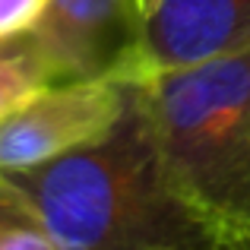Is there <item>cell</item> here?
I'll return each instance as SVG.
<instances>
[{
    "label": "cell",
    "mask_w": 250,
    "mask_h": 250,
    "mask_svg": "<svg viewBox=\"0 0 250 250\" xmlns=\"http://www.w3.org/2000/svg\"><path fill=\"white\" fill-rule=\"evenodd\" d=\"M10 177L61 250H222L225 231L168 174L136 80L98 140Z\"/></svg>",
    "instance_id": "6da1fadb"
},
{
    "label": "cell",
    "mask_w": 250,
    "mask_h": 250,
    "mask_svg": "<svg viewBox=\"0 0 250 250\" xmlns=\"http://www.w3.org/2000/svg\"><path fill=\"white\" fill-rule=\"evenodd\" d=\"M136 83L181 193L219 231H250V48Z\"/></svg>",
    "instance_id": "7a4b0ae2"
},
{
    "label": "cell",
    "mask_w": 250,
    "mask_h": 250,
    "mask_svg": "<svg viewBox=\"0 0 250 250\" xmlns=\"http://www.w3.org/2000/svg\"><path fill=\"white\" fill-rule=\"evenodd\" d=\"M146 10L140 0H48L25 38L51 83L133 80Z\"/></svg>",
    "instance_id": "3957f363"
},
{
    "label": "cell",
    "mask_w": 250,
    "mask_h": 250,
    "mask_svg": "<svg viewBox=\"0 0 250 250\" xmlns=\"http://www.w3.org/2000/svg\"><path fill=\"white\" fill-rule=\"evenodd\" d=\"M127 76L51 83L0 117V171H29L98 140L121 117Z\"/></svg>",
    "instance_id": "277c9868"
},
{
    "label": "cell",
    "mask_w": 250,
    "mask_h": 250,
    "mask_svg": "<svg viewBox=\"0 0 250 250\" xmlns=\"http://www.w3.org/2000/svg\"><path fill=\"white\" fill-rule=\"evenodd\" d=\"M250 48V0H155L133 80Z\"/></svg>",
    "instance_id": "5b68a950"
},
{
    "label": "cell",
    "mask_w": 250,
    "mask_h": 250,
    "mask_svg": "<svg viewBox=\"0 0 250 250\" xmlns=\"http://www.w3.org/2000/svg\"><path fill=\"white\" fill-rule=\"evenodd\" d=\"M0 250H61L25 190L0 171Z\"/></svg>",
    "instance_id": "8992f818"
},
{
    "label": "cell",
    "mask_w": 250,
    "mask_h": 250,
    "mask_svg": "<svg viewBox=\"0 0 250 250\" xmlns=\"http://www.w3.org/2000/svg\"><path fill=\"white\" fill-rule=\"evenodd\" d=\"M44 85H51L48 70L38 61L25 32L0 42V117L16 111L25 98H32Z\"/></svg>",
    "instance_id": "52a82bcc"
},
{
    "label": "cell",
    "mask_w": 250,
    "mask_h": 250,
    "mask_svg": "<svg viewBox=\"0 0 250 250\" xmlns=\"http://www.w3.org/2000/svg\"><path fill=\"white\" fill-rule=\"evenodd\" d=\"M48 0H0V42L16 38L38 19Z\"/></svg>",
    "instance_id": "ba28073f"
},
{
    "label": "cell",
    "mask_w": 250,
    "mask_h": 250,
    "mask_svg": "<svg viewBox=\"0 0 250 250\" xmlns=\"http://www.w3.org/2000/svg\"><path fill=\"white\" fill-rule=\"evenodd\" d=\"M222 250H250V231H231L222 238Z\"/></svg>",
    "instance_id": "9c48e42d"
},
{
    "label": "cell",
    "mask_w": 250,
    "mask_h": 250,
    "mask_svg": "<svg viewBox=\"0 0 250 250\" xmlns=\"http://www.w3.org/2000/svg\"><path fill=\"white\" fill-rule=\"evenodd\" d=\"M140 3H143V10H149V6H152L155 0H140Z\"/></svg>",
    "instance_id": "30bf717a"
}]
</instances>
